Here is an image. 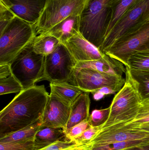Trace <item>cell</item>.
Listing matches in <instances>:
<instances>
[{"label":"cell","instance_id":"1","mask_svg":"<svg viewBox=\"0 0 149 150\" xmlns=\"http://www.w3.org/2000/svg\"><path fill=\"white\" fill-rule=\"evenodd\" d=\"M49 96L44 85L34 86L17 94L0 112V139L40 120Z\"/></svg>","mask_w":149,"mask_h":150},{"label":"cell","instance_id":"2","mask_svg":"<svg viewBox=\"0 0 149 150\" xmlns=\"http://www.w3.org/2000/svg\"><path fill=\"white\" fill-rule=\"evenodd\" d=\"M111 0H87L80 15V33L99 49L105 38Z\"/></svg>","mask_w":149,"mask_h":150},{"label":"cell","instance_id":"3","mask_svg":"<svg viewBox=\"0 0 149 150\" xmlns=\"http://www.w3.org/2000/svg\"><path fill=\"white\" fill-rule=\"evenodd\" d=\"M36 36L33 25L15 16L0 33V65L9 63Z\"/></svg>","mask_w":149,"mask_h":150},{"label":"cell","instance_id":"4","mask_svg":"<svg viewBox=\"0 0 149 150\" xmlns=\"http://www.w3.org/2000/svg\"><path fill=\"white\" fill-rule=\"evenodd\" d=\"M32 41L9 63L12 75L20 82L24 90L34 86L36 82L44 79L45 56L34 52Z\"/></svg>","mask_w":149,"mask_h":150},{"label":"cell","instance_id":"5","mask_svg":"<svg viewBox=\"0 0 149 150\" xmlns=\"http://www.w3.org/2000/svg\"><path fill=\"white\" fill-rule=\"evenodd\" d=\"M141 102L138 93L126 78L125 84L113 99L108 120L101 129L130 122L137 115Z\"/></svg>","mask_w":149,"mask_h":150},{"label":"cell","instance_id":"6","mask_svg":"<svg viewBox=\"0 0 149 150\" xmlns=\"http://www.w3.org/2000/svg\"><path fill=\"white\" fill-rule=\"evenodd\" d=\"M87 0H47L37 23L33 25L36 35L45 33L73 15H81Z\"/></svg>","mask_w":149,"mask_h":150},{"label":"cell","instance_id":"7","mask_svg":"<svg viewBox=\"0 0 149 150\" xmlns=\"http://www.w3.org/2000/svg\"><path fill=\"white\" fill-rule=\"evenodd\" d=\"M149 50V21L121 38L104 53L128 66L130 55L138 51Z\"/></svg>","mask_w":149,"mask_h":150},{"label":"cell","instance_id":"8","mask_svg":"<svg viewBox=\"0 0 149 150\" xmlns=\"http://www.w3.org/2000/svg\"><path fill=\"white\" fill-rule=\"evenodd\" d=\"M77 63L67 47L60 43L45 56L43 80L69 82Z\"/></svg>","mask_w":149,"mask_h":150},{"label":"cell","instance_id":"9","mask_svg":"<svg viewBox=\"0 0 149 150\" xmlns=\"http://www.w3.org/2000/svg\"><path fill=\"white\" fill-rule=\"evenodd\" d=\"M69 82L86 92L92 93L102 87H110L118 93L125 84L126 79L122 76L81 69L73 70Z\"/></svg>","mask_w":149,"mask_h":150},{"label":"cell","instance_id":"10","mask_svg":"<svg viewBox=\"0 0 149 150\" xmlns=\"http://www.w3.org/2000/svg\"><path fill=\"white\" fill-rule=\"evenodd\" d=\"M149 9V0H140L129 10L105 38L99 50L104 53L124 35L136 28Z\"/></svg>","mask_w":149,"mask_h":150},{"label":"cell","instance_id":"11","mask_svg":"<svg viewBox=\"0 0 149 150\" xmlns=\"http://www.w3.org/2000/svg\"><path fill=\"white\" fill-rule=\"evenodd\" d=\"M149 137V132L137 129H129L110 127L101 129L90 142V148L109 144L130 140H139Z\"/></svg>","mask_w":149,"mask_h":150},{"label":"cell","instance_id":"12","mask_svg":"<svg viewBox=\"0 0 149 150\" xmlns=\"http://www.w3.org/2000/svg\"><path fill=\"white\" fill-rule=\"evenodd\" d=\"M71 106L50 93L41 118V127L60 128L65 130L70 118Z\"/></svg>","mask_w":149,"mask_h":150},{"label":"cell","instance_id":"13","mask_svg":"<svg viewBox=\"0 0 149 150\" xmlns=\"http://www.w3.org/2000/svg\"><path fill=\"white\" fill-rule=\"evenodd\" d=\"M47 0H1L17 17L34 25Z\"/></svg>","mask_w":149,"mask_h":150},{"label":"cell","instance_id":"14","mask_svg":"<svg viewBox=\"0 0 149 150\" xmlns=\"http://www.w3.org/2000/svg\"><path fill=\"white\" fill-rule=\"evenodd\" d=\"M63 44L77 63L100 59L105 55L99 48L86 40L80 32Z\"/></svg>","mask_w":149,"mask_h":150},{"label":"cell","instance_id":"15","mask_svg":"<svg viewBox=\"0 0 149 150\" xmlns=\"http://www.w3.org/2000/svg\"><path fill=\"white\" fill-rule=\"evenodd\" d=\"M124 66L120 62L105 54L100 59L78 62L74 70L88 69L105 74L122 76L126 72Z\"/></svg>","mask_w":149,"mask_h":150},{"label":"cell","instance_id":"16","mask_svg":"<svg viewBox=\"0 0 149 150\" xmlns=\"http://www.w3.org/2000/svg\"><path fill=\"white\" fill-rule=\"evenodd\" d=\"M80 15H71L44 33L54 36L64 44L76 33L80 32Z\"/></svg>","mask_w":149,"mask_h":150},{"label":"cell","instance_id":"17","mask_svg":"<svg viewBox=\"0 0 149 150\" xmlns=\"http://www.w3.org/2000/svg\"><path fill=\"white\" fill-rule=\"evenodd\" d=\"M89 92L83 93L71 105L70 118L65 132L75 125L89 119L91 100Z\"/></svg>","mask_w":149,"mask_h":150},{"label":"cell","instance_id":"18","mask_svg":"<svg viewBox=\"0 0 149 150\" xmlns=\"http://www.w3.org/2000/svg\"><path fill=\"white\" fill-rule=\"evenodd\" d=\"M140 0H111L109 15L105 33V38L110 33L126 12ZM104 41V40H103Z\"/></svg>","mask_w":149,"mask_h":150},{"label":"cell","instance_id":"19","mask_svg":"<svg viewBox=\"0 0 149 150\" xmlns=\"http://www.w3.org/2000/svg\"><path fill=\"white\" fill-rule=\"evenodd\" d=\"M126 69V78L133 85L142 101L149 100V70H135L128 67Z\"/></svg>","mask_w":149,"mask_h":150},{"label":"cell","instance_id":"20","mask_svg":"<svg viewBox=\"0 0 149 150\" xmlns=\"http://www.w3.org/2000/svg\"><path fill=\"white\" fill-rule=\"evenodd\" d=\"M66 139V133L63 129L41 127L34 138V150L42 149L58 141Z\"/></svg>","mask_w":149,"mask_h":150},{"label":"cell","instance_id":"21","mask_svg":"<svg viewBox=\"0 0 149 150\" xmlns=\"http://www.w3.org/2000/svg\"><path fill=\"white\" fill-rule=\"evenodd\" d=\"M50 93L56 95L68 105H71L73 101L80 94L85 92L76 86L67 82L50 83Z\"/></svg>","mask_w":149,"mask_h":150},{"label":"cell","instance_id":"22","mask_svg":"<svg viewBox=\"0 0 149 150\" xmlns=\"http://www.w3.org/2000/svg\"><path fill=\"white\" fill-rule=\"evenodd\" d=\"M60 43H62L57 38L47 33L37 35L32 41L34 52L45 56L53 52Z\"/></svg>","mask_w":149,"mask_h":150},{"label":"cell","instance_id":"23","mask_svg":"<svg viewBox=\"0 0 149 150\" xmlns=\"http://www.w3.org/2000/svg\"><path fill=\"white\" fill-rule=\"evenodd\" d=\"M42 126L41 119L24 128L0 139V143H15L34 141L35 135Z\"/></svg>","mask_w":149,"mask_h":150},{"label":"cell","instance_id":"24","mask_svg":"<svg viewBox=\"0 0 149 150\" xmlns=\"http://www.w3.org/2000/svg\"><path fill=\"white\" fill-rule=\"evenodd\" d=\"M148 123H149V100L142 101L137 115L133 120L124 125H115L112 127L134 129L143 124Z\"/></svg>","mask_w":149,"mask_h":150},{"label":"cell","instance_id":"25","mask_svg":"<svg viewBox=\"0 0 149 150\" xmlns=\"http://www.w3.org/2000/svg\"><path fill=\"white\" fill-rule=\"evenodd\" d=\"M127 67L135 70H149V50L134 53L129 58Z\"/></svg>","mask_w":149,"mask_h":150},{"label":"cell","instance_id":"26","mask_svg":"<svg viewBox=\"0 0 149 150\" xmlns=\"http://www.w3.org/2000/svg\"><path fill=\"white\" fill-rule=\"evenodd\" d=\"M149 143V137L139 140H130L109 144L99 147L90 148V150H122Z\"/></svg>","mask_w":149,"mask_h":150},{"label":"cell","instance_id":"27","mask_svg":"<svg viewBox=\"0 0 149 150\" xmlns=\"http://www.w3.org/2000/svg\"><path fill=\"white\" fill-rule=\"evenodd\" d=\"M23 88L20 82L13 75L0 79V95L21 92Z\"/></svg>","mask_w":149,"mask_h":150},{"label":"cell","instance_id":"28","mask_svg":"<svg viewBox=\"0 0 149 150\" xmlns=\"http://www.w3.org/2000/svg\"><path fill=\"white\" fill-rule=\"evenodd\" d=\"M110 112V107L102 109H95L92 112L89 118L92 127H101L106 122Z\"/></svg>","mask_w":149,"mask_h":150},{"label":"cell","instance_id":"29","mask_svg":"<svg viewBox=\"0 0 149 150\" xmlns=\"http://www.w3.org/2000/svg\"><path fill=\"white\" fill-rule=\"evenodd\" d=\"M91 127L89 119L84 121L66 131V138L68 141L74 142L76 138Z\"/></svg>","mask_w":149,"mask_h":150},{"label":"cell","instance_id":"30","mask_svg":"<svg viewBox=\"0 0 149 150\" xmlns=\"http://www.w3.org/2000/svg\"><path fill=\"white\" fill-rule=\"evenodd\" d=\"M16 16L7 6L0 1V33Z\"/></svg>","mask_w":149,"mask_h":150},{"label":"cell","instance_id":"31","mask_svg":"<svg viewBox=\"0 0 149 150\" xmlns=\"http://www.w3.org/2000/svg\"><path fill=\"white\" fill-rule=\"evenodd\" d=\"M34 141L15 143H0V150H34Z\"/></svg>","mask_w":149,"mask_h":150},{"label":"cell","instance_id":"32","mask_svg":"<svg viewBox=\"0 0 149 150\" xmlns=\"http://www.w3.org/2000/svg\"><path fill=\"white\" fill-rule=\"evenodd\" d=\"M101 127H91L88 129L83 132L82 134L74 140L77 144L89 143L94 137L100 131Z\"/></svg>","mask_w":149,"mask_h":150},{"label":"cell","instance_id":"33","mask_svg":"<svg viewBox=\"0 0 149 150\" xmlns=\"http://www.w3.org/2000/svg\"><path fill=\"white\" fill-rule=\"evenodd\" d=\"M12 75L9 63L0 65V79L6 78Z\"/></svg>","mask_w":149,"mask_h":150},{"label":"cell","instance_id":"34","mask_svg":"<svg viewBox=\"0 0 149 150\" xmlns=\"http://www.w3.org/2000/svg\"><path fill=\"white\" fill-rule=\"evenodd\" d=\"M59 150H90V143L77 144L71 147Z\"/></svg>","mask_w":149,"mask_h":150},{"label":"cell","instance_id":"35","mask_svg":"<svg viewBox=\"0 0 149 150\" xmlns=\"http://www.w3.org/2000/svg\"><path fill=\"white\" fill-rule=\"evenodd\" d=\"M99 92L102 93L105 95H108V94H114L117 93V92L113 88L110 87H104L101 89H99L98 91L95 92Z\"/></svg>","mask_w":149,"mask_h":150},{"label":"cell","instance_id":"36","mask_svg":"<svg viewBox=\"0 0 149 150\" xmlns=\"http://www.w3.org/2000/svg\"><path fill=\"white\" fill-rule=\"evenodd\" d=\"M122 150H149V143L143 145L134 146Z\"/></svg>","mask_w":149,"mask_h":150},{"label":"cell","instance_id":"37","mask_svg":"<svg viewBox=\"0 0 149 150\" xmlns=\"http://www.w3.org/2000/svg\"><path fill=\"white\" fill-rule=\"evenodd\" d=\"M93 98L94 100H99L101 99L104 98L105 95L103 94L102 93L99 92H95L93 93Z\"/></svg>","mask_w":149,"mask_h":150},{"label":"cell","instance_id":"38","mask_svg":"<svg viewBox=\"0 0 149 150\" xmlns=\"http://www.w3.org/2000/svg\"><path fill=\"white\" fill-rule=\"evenodd\" d=\"M148 21H149V9L146 12V13L144 14V16L143 17L139 25H141L145 23V22H148Z\"/></svg>","mask_w":149,"mask_h":150},{"label":"cell","instance_id":"39","mask_svg":"<svg viewBox=\"0 0 149 150\" xmlns=\"http://www.w3.org/2000/svg\"><path fill=\"white\" fill-rule=\"evenodd\" d=\"M135 129H137L143 130V131L149 132V123L143 124V125H141L140 127L136 128Z\"/></svg>","mask_w":149,"mask_h":150}]
</instances>
